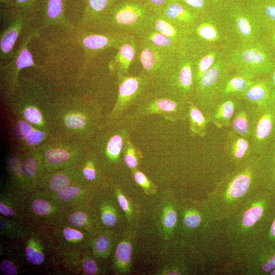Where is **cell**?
<instances>
[{
    "mask_svg": "<svg viewBox=\"0 0 275 275\" xmlns=\"http://www.w3.org/2000/svg\"><path fill=\"white\" fill-rule=\"evenodd\" d=\"M275 213V194L263 189L224 222L225 238L232 255L261 241Z\"/></svg>",
    "mask_w": 275,
    "mask_h": 275,
    "instance_id": "cell-1",
    "label": "cell"
},
{
    "mask_svg": "<svg viewBox=\"0 0 275 275\" xmlns=\"http://www.w3.org/2000/svg\"><path fill=\"white\" fill-rule=\"evenodd\" d=\"M262 189L258 156L254 155L217 183L205 201L215 218L224 222Z\"/></svg>",
    "mask_w": 275,
    "mask_h": 275,
    "instance_id": "cell-2",
    "label": "cell"
},
{
    "mask_svg": "<svg viewBox=\"0 0 275 275\" xmlns=\"http://www.w3.org/2000/svg\"><path fill=\"white\" fill-rule=\"evenodd\" d=\"M152 115H159L172 122L187 121L188 102L151 87L138 103L118 122V125L129 130L135 128L143 119Z\"/></svg>",
    "mask_w": 275,
    "mask_h": 275,
    "instance_id": "cell-3",
    "label": "cell"
},
{
    "mask_svg": "<svg viewBox=\"0 0 275 275\" xmlns=\"http://www.w3.org/2000/svg\"><path fill=\"white\" fill-rule=\"evenodd\" d=\"M151 81V88L155 90L183 101L193 100L196 85L193 74V54L189 42L181 45L169 70Z\"/></svg>",
    "mask_w": 275,
    "mask_h": 275,
    "instance_id": "cell-4",
    "label": "cell"
},
{
    "mask_svg": "<svg viewBox=\"0 0 275 275\" xmlns=\"http://www.w3.org/2000/svg\"><path fill=\"white\" fill-rule=\"evenodd\" d=\"M153 11L142 0H118L103 17L95 32L138 37L148 28Z\"/></svg>",
    "mask_w": 275,
    "mask_h": 275,
    "instance_id": "cell-5",
    "label": "cell"
},
{
    "mask_svg": "<svg viewBox=\"0 0 275 275\" xmlns=\"http://www.w3.org/2000/svg\"><path fill=\"white\" fill-rule=\"evenodd\" d=\"M34 21L13 9L0 7V65L12 58L15 45Z\"/></svg>",
    "mask_w": 275,
    "mask_h": 275,
    "instance_id": "cell-6",
    "label": "cell"
},
{
    "mask_svg": "<svg viewBox=\"0 0 275 275\" xmlns=\"http://www.w3.org/2000/svg\"><path fill=\"white\" fill-rule=\"evenodd\" d=\"M118 94L112 120L118 122L142 99L151 87L150 78L141 73L135 76L118 75Z\"/></svg>",
    "mask_w": 275,
    "mask_h": 275,
    "instance_id": "cell-7",
    "label": "cell"
},
{
    "mask_svg": "<svg viewBox=\"0 0 275 275\" xmlns=\"http://www.w3.org/2000/svg\"><path fill=\"white\" fill-rule=\"evenodd\" d=\"M250 141L254 154L259 156L275 140V97L256 105L252 119Z\"/></svg>",
    "mask_w": 275,
    "mask_h": 275,
    "instance_id": "cell-8",
    "label": "cell"
},
{
    "mask_svg": "<svg viewBox=\"0 0 275 275\" xmlns=\"http://www.w3.org/2000/svg\"><path fill=\"white\" fill-rule=\"evenodd\" d=\"M241 267L240 273L268 275L275 268V244L261 241L233 255Z\"/></svg>",
    "mask_w": 275,
    "mask_h": 275,
    "instance_id": "cell-9",
    "label": "cell"
},
{
    "mask_svg": "<svg viewBox=\"0 0 275 275\" xmlns=\"http://www.w3.org/2000/svg\"><path fill=\"white\" fill-rule=\"evenodd\" d=\"M138 40L137 56L142 66V74L152 80L164 75L173 66L178 50L175 52L160 49Z\"/></svg>",
    "mask_w": 275,
    "mask_h": 275,
    "instance_id": "cell-10",
    "label": "cell"
},
{
    "mask_svg": "<svg viewBox=\"0 0 275 275\" xmlns=\"http://www.w3.org/2000/svg\"><path fill=\"white\" fill-rule=\"evenodd\" d=\"M79 44L83 48L85 57V66L98 55L106 50L119 45L129 34L112 32H95L78 28L75 31Z\"/></svg>",
    "mask_w": 275,
    "mask_h": 275,
    "instance_id": "cell-11",
    "label": "cell"
},
{
    "mask_svg": "<svg viewBox=\"0 0 275 275\" xmlns=\"http://www.w3.org/2000/svg\"><path fill=\"white\" fill-rule=\"evenodd\" d=\"M68 0H38L37 20L41 22V28L59 26L70 32L76 30L66 17Z\"/></svg>",
    "mask_w": 275,
    "mask_h": 275,
    "instance_id": "cell-12",
    "label": "cell"
},
{
    "mask_svg": "<svg viewBox=\"0 0 275 275\" xmlns=\"http://www.w3.org/2000/svg\"><path fill=\"white\" fill-rule=\"evenodd\" d=\"M138 40L128 34L118 49V53L109 64L110 70L117 75H129L130 68L138 54Z\"/></svg>",
    "mask_w": 275,
    "mask_h": 275,
    "instance_id": "cell-13",
    "label": "cell"
},
{
    "mask_svg": "<svg viewBox=\"0 0 275 275\" xmlns=\"http://www.w3.org/2000/svg\"><path fill=\"white\" fill-rule=\"evenodd\" d=\"M224 151L235 168L244 164L255 155L250 139L232 131L227 135Z\"/></svg>",
    "mask_w": 275,
    "mask_h": 275,
    "instance_id": "cell-14",
    "label": "cell"
},
{
    "mask_svg": "<svg viewBox=\"0 0 275 275\" xmlns=\"http://www.w3.org/2000/svg\"><path fill=\"white\" fill-rule=\"evenodd\" d=\"M118 0H86L81 24L79 27L95 32L101 20Z\"/></svg>",
    "mask_w": 275,
    "mask_h": 275,
    "instance_id": "cell-15",
    "label": "cell"
},
{
    "mask_svg": "<svg viewBox=\"0 0 275 275\" xmlns=\"http://www.w3.org/2000/svg\"><path fill=\"white\" fill-rule=\"evenodd\" d=\"M241 99L236 97L221 98L216 102L209 119L216 127H230L233 118Z\"/></svg>",
    "mask_w": 275,
    "mask_h": 275,
    "instance_id": "cell-16",
    "label": "cell"
},
{
    "mask_svg": "<svg viewBox=\"0 0 275 275\" xmlns=\"http://www.w3.org/2000/svg\"><path fill=\"white\" fill-rule=\"evenodd\" d=\"M258 166L262 188L275 194V140L258 156Z\"/></svg>",
    "mask_w": 275,
    "mask_h": 275,
    "instance_id": "cell-17",
    "label": "cell"
},
{
    "mask_svg": "<svg viewBox=\"0 0 275 275\" xmlns=\"http://www.w3.org/2000/svg\"><path fill=\"white\" fill-rule=\"evenodd\" d=\"M159 13L174 24L190 30L198 20V16L180 2L171 1Z\"/></svg>",
    "mask_w": 275,
    "mask_h": 275,
    "instance_id": "cell-18",
    "label": "cell"
},
{
    "mask_svg": "<svg viewBox=\"0 0 275 275\" xmlns=\"http://www.w3.org/2000/svg\"><path fill=\"white\" fill-rule=\"evenodd\" d=\"M256 106L249 101L241 99L232 120L231 131L250 139L252 119Z\"/></svg>",
    "mask_w": 275,
    "mask_h": 275,
    "instance_id": "cell-19",
    "label": "cell"
},
{
    "mask_svg": "<svg viewBox=\"0 0 275 275\" xmlns=\"http://www.w3.org/2000/svg\"><path fill=\"white\" fill-rule=\"evenodd\" d=\"M148 28L180 41L187 40L190 32V30L174 24L155 11L151 16Z\"/></svg>",
    "mask_w": 275,
    "mask_h": 275,
    "instance_id": "cell-20",
    "label": "cell"
},
{
    "mask_svg": "<svg viewBox=\"0 0 275 275\" xmlns=\"http://www.w3.org/2000/svg\"><path fill=\"white\" fill-rule=\"evenodd\" d=\"M255 79L240 73L233 76L228 75L220 88L218 99L229 97L240 99L247 89L253 84Z\"/></svg>",
    "mask_w": 275,
    "mask_h": 275,
    "instance_id": "cell-21",
    "label": "cell"
},
{
    "mask_svg": "<svg viewBox=\"0 0 275 275\" xmlns=\"http://www.w3.org/2000/svg\"><path fill=\"white\" fill-rule=\"evenodd\" d=\"M272 97V88L270 79L260 77L252 84L240 98V99L259 105L265 104Z\"/></svg>",
    "mask_w": 275,
    "mask_h": 275,
    "instance_id": "cell-22",
    "label": "cell"
},
{
    "mask_svg": "<svg viewBox=\"0 0 275 275\" xmlns=\"http://www.w3.org/2000/svg\"><path fill=\"white\" fill-rule=\"evenodd\" d=\"M138 39L155 47L171 51H178L185 41H180L147 28L137 37Z\"/></svg>",
    "mask_w": 275,
    "mask_h": 275,
    "instance_id": "cell-23",
    "label": "cell"
},
{
    "mask_svg": "<svg viewBox=\"0 0 275 275\" xmlns=\"http://www.w3.org/2000/svg\"><path fill=\"white\" fill-rule=\"evenodd\" d=\"M133 232L126 234L124 237L117 246L116 252V265L121 274L130 273L133 255Z\"/></svg>",
    "mask_w": 275,
    "mask_h": 275,
    "instance_id": "cell-24",
    "label": "cell"
},
{
    "mask_svg": "<svg viewBox=\"0 0 275 275\" xmlns=\"http://www.w3.org/2000/svg\"><path fill=\"white\" fill-rule=\"evenodd\" d=\"M189 133L193 137L204 138L208 132L209 123L203 112L192 100L188 102Z\"/></svg>",
    "mask_w": 275,
    "mask_h": 275,
    "instance_id": "cell-25",
    "label": "cell"
},
{
    "mask_svg": "<svg viewBox=\"0 0 275 275\" xmlns=\"http://www.w3.org/2000/svg\"><path fill=\"white\" fill-rule=\"evenodd\" d=\"M178 206L175 200L167 202L163 209L161 223L162 232L165 238L173 236L178 221Z\"/></svg>",
    "mask_w": 275,
    "mask_h": 275,
    "instance_id": "cell-26",
    "label": "cell"
},
{
    "mask_svg": "<svg viewBox=\"0 0 275 275\" xmlns=\"http://www.w3.org/2000/svg\"><path fill=\"white\" fill-rule=\"evenodd\" d=\"M123 155L124 162L131 171L139 169L143 157L142 153L132 142L130 134L125 142Z\"/></svg>",
    "mask_w": 275,
    "mask_h": 275,
    "instance_id": "cell-27",
    "label": "cell"
},
{
    "mask_svg": "<svg viewBox=\"0 0 275 275\" xmlns=\"http://www.w3.org/2000/svg\"><path fill=\"white\" fill-rule=\"evenodd\" d=\"M118 203L131 226L137 223L139 210L133 201L120 188L116 190Z\"/></svg>",
    "mask_w": 275,
    "mask_h": 275,
    "instance_id": "cell-28",
    "label": "cell"
},
{
    "mask_svg": "<svg viewBox=\"0 0 275 275\" xmlns=\"http://www.w3.org/2000/svg\"><path fill=\"white\" fill-rule=\"evenodd\" d=\"M38 0H10L4 6L13 9L32 20H37Z\"/></svg>",
    "mask_w": 275,
    "mask_h": 275,
    "instance_id": "cell-29",
    "label": "cell"
},
{
    "mask_svg": "<svg viewBox=\"0 0 275 275\" xmlns=\"http://www.w3.org/2000/svg\"><path fill=\"white\" fill-rule=\"evenodd\" d=\"M131 172L135 181L146 195L151 196L157 193V188L156 185L139 169Z\"/></svg>",
    "mask_w": 275,
    "mask_h": 275,
    "instance_id": "cell-30",
    "label": "cell"
},
{
    "mask_svg": "<svg viewBox=\"0 0 275 275\" xmlns=\"http://www.w3.org/2000/svg\"><path fill=\"white\" fill-rule=\"evenodd\" d=\"M241 59L251 67H259L265 61V55L255 49H248L243 51Z\"/></svg>",
    "mask_w": 275,
    "mask_h": 275,
    "instance_id": "cell-31",
    "label": "cell"
},
{
    "mask_svg": "<svg viewBox=\"0 0 275 275\" xmlns=\"http://www.w3.org/2000/svg\"><path fill=\"white\" fill-rule=\"evenodd\" d=\"M45 156L50 163L53 164L65 162L70 157L68 153L59 149H51L45 153Z\"/></svg>",
    "mask_w": 275,
    "mask_h": 275,
    "instance_id": "cell-32",
    "label": "cell"
},
{
    "mask_svg": "<svg viewBox=\"0 0 275 275\" xmlns=\"http://www.w3.org/2000/svg\"><path fill=\"white\" fill-rule=\"evenodd\" d=\"M69 186L68 178L62 175L55 176L51 179L50 187L52 191L60 192Z\"/></svg>",
    "mask_w": 275,
    "mask_h": 275,
    "instance_id": "cell-33",
    "label": "cell"
},
{
    "mask_svg": "<svg viewBox=\"0 0 275 275\" xmlns=\"http://www.w3.org/2000/svg\"><path fill=\"white\" fill-rule=\"evenodd\" d=\"M110 247V239L106 236H101L98 237L95 242V249L97 253L99 255H105L109 251Z\"/></svg>",
    "mask_w": 275,
    "mask_h": 275,
    "instance_id": "cell-34",
    "label": "cell"
},
{
    "mask_svg": "<svg viewBox=\"0 0 275 275\" xmlns=\"http://www.w3.org/2000/svg\"><path fill=\"white\" fill-rule=\"evenodd\" d=\"M26 256L28 260L33 265H40L44 260V256L41 252L32 247H28L26 249Z\"/></svg>",
    "mask_w": 275,
    "mask_h": 275,
    "instance_id": "cell-35",
    "label": "cell"
},
{
    "mask_svg": "<svg viewBox=\"0 0 275 275\" xmlns=\"http://www.w3.org/2000/svg\"><path fill=\"white\" fill-rule=\"evenodd\" d=\"M101 220L103 223L108 226H114L118 222L117 213L112 208L107 207L103 211Z\"/></svg>",
    "mask_w": 275,
    "mask_h": 275,
    "instance_id": "cell-36",
    "label": "cell"
},
{
    "mask_svg": "<svg viewBox=\"0 0 275 275\" xmlns=\"http://www.w3.org/2000/svg\"><path fill=\"white\" fill-rule=\"evenodd\" d=\"M31 126L25 121H20L16 126L14 131L15 136L17 138H24L32 131Z\"/></svg>",
    "mask_w": 275,
    "mask_h": 275,
    "instance_id": "cell-37",
    "label": "cell"
},
{
    "mask_svg": "<svg viewBox=\"0 0 275 275\" xmlns=\"http://www.w3.org/2000/svg\"><path fill=\"white\" fill-rule=\"evenodd\" d=\"M37 169L36 160L33 157H27L22 163V170L24 175L28 177H32L35 174Z\"/></svg>",
    "mask_w": 275,
    "mask_h": 275,
    "instance_id": "cell-38",
    "label": "cell"
},
{
    "mask_svg": "<svg viewBox=\"0 0 275 275\" xmlns=\"http://www.w3.org/2000/svg\"><path fill=\"white\" fill-rule=\"evenodd\" d=\"M33 210L36 213L40 215H45L49 213L51 208L49 203L44 200H37L34 201L32 204Z\"/></svg>",
    "mask_w": 275,
    "mask_h": 275,
    "instance_id": "cell-39",
    "label": "cell"
},
{
    "mask_svg": "<svg viewBox=\"0 0 275 275\" xmlns=\"http://www.w3.org/2000/svg\"><path fill=\"white\" fill-rule=\"evenodd\" d=\"M66 124L71 128H79L83 127L86 123L84 118L77 116V115H71L68 116L65 119Z\"/></svg>",
    "mask_w": 275,
    "mask_h": 275,
    "instance_id": "cell-40",
    "label": "cell"
},
{
    "mask_svg": "<svg viewBox=\"0 0 275 275\" xmlns=\"http://www.w3.org/2000/svg\"><path fill=\"white\" fill-rule=\"evenodd\" d=\"M155 12H159L174 0H142Z\"/></svg>",
    "mask_w": 275,
    "mask_h": 275,
    "instance_id": "cell-41",
    "label": "cell"
},
{
    "mask_svg": "<svg viewBox=\"0 0 275 275\" xmlns=\"http://www.w3.org/2000/svg\"><path fill=\"white\" fill-rule=\"evenodd\" d=\"M236 24L238 30L245 36L250 35L252 31L249 21L244 17H239L236 20Z\"/></svg>",
    "mask_w": 275,
    "mask_h": 275,
    "instance_id": "cell-42",
    "label": "cell"
},
{
    "mask_svg": "<svg viewBox=\"0 0 275 275\" xmlns=\"http://www.w3.org/2000/svg\"><path fill=\"white\" fill-rule=\"evenodd\" d=\"M80 189L78 187H72L66 188L59 194V197L64 201L70 200L79 193Z\"/></svg>",
    "mask_w": 275,
    "mask_h": 275,
    "instance_id": "cell-43",
    "label": "cell"
},
{
    "mask_svg": "<svg viewBox=\"0 0 275 275\" xmlns=\"http://www.w3.org/2000/svg\"><path fill=\"white\" fill-rule=\"evenodd\" d=\"M24 114L26 119L33 123H39L42 119L40 112L33 107H30L27 109Z\"/></svg>",
    "mask_w": 275,
    "mask_h": 275,
    "instance_id": "cell-44",
    "label": "cell"
},
{
    "mask_svg": "<svg viewBox=\"0 0 275 275\" xmlns=\"http://www.w3.org/2000/svg\"><path fill=\"white\" fill-rule=\"evenodd\" d=\"M87 220V215L82 212H76L70 217V222L76 227H81L84 225Z\"/></svg>",
    "mask_w": 275,
    "mask_h": 275,
    "instance_id": "cell-45",
    "label": "cell"
},
{
    "mask_svg": "<svg viewBox=\"0 0 275 275\" xmlns=\"http://www.w3.org/2000/svg\"><path fill=\"white\" fill-rule=\"evenodd\" d=\"M44 138V134L40 131H31L26 137L28 144L35 145L38 144Z\"/></svg>",
    "mask_w": 275,
    "mask_h": 275,
    "instance_id": "cell-46",
    "label": "cell"
},
{
    "mask_svg": "<svg viewBox=\"0 0 275 275\" xmlns=\"http://www.w3.org/2000/svg\"><path fill=\"white\" fill-rule=\"evenodd\" d=\"M83 267L85 273L88 275H95L98 272L96 263L91 258H87L84 260Z\"/></svg>",
    "mask_w": 275,
    "mask_h": 275,
    "instance_id": "cell-47",
    "label": "cell"
},
{
    "mask_svg": "<svg viewBox=\"0 0 275 275\" xmlns=\"http://www.w3.org/2000/svg\"><path fill=\"white\" fill-rule=\"evenodd\" d=\"M262 240L268 243L275 244V213L272 223Z\"/></svg>",
    "mask_w": 275,
    "mask_h": 275,
    "instance_id": "cell-48",
    "label": "cell"
},
{
    "mask_svg": "<svg viewBox=\"0 0 275 275\" xmlns=\"http://www.w3.org/2000/svg\"><path fill=\"white\" fill-rule=\"evenodd\" d=\"M8 166L11 171L18 175L21 173V167L20 164L19 159L16 156H13L9 158L8 160Z\"/></svg>",
    "mask_w": 275,
    "mask_h": 275,
    "instance_id": "cell-49",
    "label": "cell"
},
{
    "mask_svg": "<svg viewBox=\"0 0 275 275\" xmlns=\"http://www.w3.org/2000/svg\"><path fill=\"white\" fill-rule=\"evenodd\" d=\"M0 269L2 272L8 275H14L17 273L14 263L9 260H4L0 266Z\"/></svg>",
    "mask_w": 275,
    "mask_h": 275,
    "instance_id": "cell-50",
    "label": "cell"
},
{
    "mask_svg": "<svg viewBox=\"0 0 275 275\" xmlns=\"http://www.w3.org/2000/svg\"><path fill=\"white\" fill-rule=\"evenodd\" d=\"M63 234L65 238L68 240L74 238L79 239L83 237V235L81 233L70 228H65Z\"/></svg>",
    "mask_w": 275,
    "mask_h": 275,
    "instance_id": "cell-51",
    "label": "cell"
},
{
    "mask_svg": "<svg viewBox=\"0 0 275 275\" xmlns=\"http://www.w3.org/2000/svg\"><path fill=\"white\" fill-rule=\"evenodd\" d=\"M186 273L184 268L179 266H174L164 270L161 273L162 275H180Z\"/></svg>",
    "mask_w": 275,
    "mask_h": 275,
    "instance_id": "cell-52",
    "label": "cell"
},
{
    "mask_svg": "<svg viewBox=\"0 0 275 275\" xmlns=\"http://www.w3.org/2000/svg\"><path fill=\"white\" fill-rule=\"evenodd\" d=\"M83 174L85 178L90 180H94L97 176L95 169L92 167L84 169Z\"/></svg>",
    "mask_w": 275,
    "mask_h": 275,
    "instance_id": "cell-53",
    "label": "cell"
},
{
    "mask_svg": "<svg viewBox=\"0 0 275 275\" xmlns=\"http://www.w3.org/2000/svg\"><path fill=\"white\" fill-rule=\"evenodd\" d=\"M0 213L7 216H11L14 215V211L11 208L7 207L2 203H0Z\"/></svg>",
    "mask_w": 275,
    "mask_h": 275,
    "instance_id": "cell-54",
    "label": "cell"
},
{
    "mask_svg": "<svg viewBox=\"0 0 275 275\" xmlns=\"http://www.w3.org/2000/svg\"><path fill=\"white\" fill-rule=\"evenodd\" d=\"M265 13L270 19L275 20V6H267L265 8Z\"/></svg>",
    "mask_w": 275,
    "mask_h": 275,
    "instance_id": "cell-55",
    "label": "cell"
},
{
    "mask_svg": "<svg viewBox=\"0 0 275 275\" xmlns=\"http://www.w3.org/2000/svg\"><path fill=\"white\" fill-rule=\"evenodd\" d=\"M270 79L272 84V96L275 97V70L272 74Z\"/></svg>",
    "mask_w": 275,
    "mask_h": 275,
    "instance_id": "cell-56",
    "label": "cell"
},
{
    "mask_svg": "<svg viewBox=\"0 0 275 275\" xmlns=\"http://www.w3.org/2000/svg\"><path fill=\"white\" fill-rule=\"evenodd\" d=\"M10 1V0H0V5L5 6Z\"/></svg>",
    "mask_w": 275,
    "mask_h": 275,
    "instance_id": "cell-57",
    "label": "cell"
},
{
    "mask_svg": "<svg viewBox=\"0 0 275 275\" xmlns=\"http://www.w3.org/2000/svg\"><path fill=\"white\" fill-rule=\"evenodd\" d=\"M268 275H275V268L272 270Z\"/></svg>",
    "mask_w": 275,
    "mask_h": 275,
    "instance_id": "cell-58",
    "label": "cell"
}]
</instances>
